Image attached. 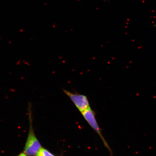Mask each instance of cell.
Returning a JSON list of instances; mask_svg holds the SVG:
<instances>
[{"instance_id": "277c9868", "label": "cell", "mask_w": 156, "mask_h": 156, "mask_svg": "<svg viewBox=\"0 0 156 156\" xmlns=\"http://www.w3.org/2000/svg\"><path fill=\"white\" fill-rule=\"evenodd\" d=\"M35 156H56L45 148H41Z\"/></svg>"}, {"instance_id": "3957f363", "label": "cell", "mask_w": 156, "mask_h": 156, "mask_svg": "<svg viewBox=\"0 0 156 156\" xmlns=\"http://www.w3.org/2000/svg\"><path fill=\"white\" fill-rule=\"evenodd\" d=\"M63 90L73 101L80 112H82L90 107L88 99L85 95L73 93L66 89H63Z\"/></svg>"}, {"instance_id": "6da1fadb", "label": "cell", "mask_w": 156, "mask_h": 156, "mask_svg": "<svg viewBox=\"0 0 156 156\" xmlns=\"http://www.w3.org/2000/svg\"><path fill=\"white\" fill-rule=\"evenodd\" d=\"M29 107L28 110L30 125L28 137L24 149V152L28 156H35L42 147L34 133L33 127L31 108L30 107Z\"/></svg>"}, {"instance_id": "7a4b0ae2", "label": "cell", "mask_w": 156, "mask_h": 156, "mask_svg": "<svg viewBox=\"0 0 156 156\" xmlns=\"http://www.w3.org/2000/svg\"><path fill=\"white\" fill-rule=\"evenodd\" d=\"M84 118L87 121L89 124L92 127L98 134H99L100 136L101 139H102L104 145L108 149L111 153H112V150L107 143L106 140L105 139L103 136L102 133L101 132V130L99 128L98 124L96 119L95 118V114L93 111L91 110L90 107L87 109L86 110L81 112Z\"/></svg>"}, {"instance_id": "8992f818", "label": "cell", "mask_w": 156, "mask_h": 156, "mask_svg": "<svg viewBox=\"0 0 156 156\" xmlns=\"http://www.w3.org/2000/svg\"><path fill=\"white\" fill-rule=\"evenodd\" d=\"M153 27H156V24L154 25Z\"/></svg>"}, {"instance_id": "5b68a950", "label": "cell", "mask_w": 156, "mask_h": 156, "mask_svg": "<svg viewBox=\"0 0 156 156\" xmlns=\"http://www.w3.org/2000/svg\"><path fill=\"white\" fill-rule=\"evenodd\" d=\"M17 156H28L26 154H25L24 152L20 154L19 155Z\"/></svg>"}]
</instances>
